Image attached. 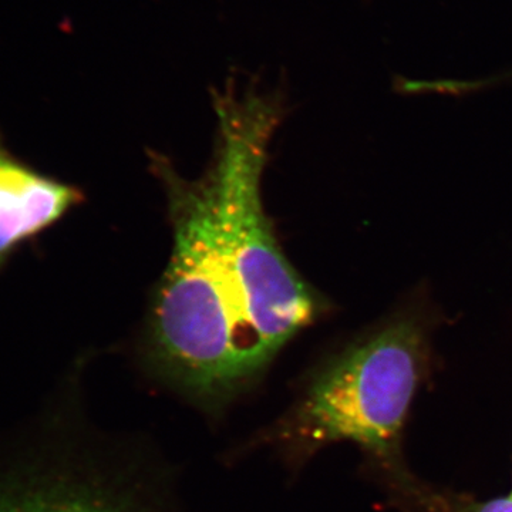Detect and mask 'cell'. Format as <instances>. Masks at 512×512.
<instances>
[{
  "label": "cell",
  "instance_id": "cell-1",
  "mask_svg": "<svg viewBox=\"0 0 512 512\" xmlns=\"http://www.w3.org/2000/svg\"><path fill=\"white\" fill-rule=\"evenodd\" d=\"M170 200L174 245L151 316L154 372L212 417L264 373L239 311L222 245L214 175L188 181L157 161Z\"/></svg>",
  "mask_w": 512,
  "mask_h": 512
},
{
  "label": "cell",
  "instance_id": "cell-2",
  "mask_svg": "<svg viewBox=\"0 0 512 512\" xmlns=\"http://www.w3.org/2000/svg\"><path fill=\"white\" fill-rule=\"evenodd\" d=\"M429 353V326L404 311L320 367L281 417L245 450H266L289 470L322 448L353 443L373 457L396 454Z\"/></svg>",
  "mask_w": 512,
  "mask_h": 512
},
{
  "label": "cell",
  "instance_id": "cell-3",
  "mask_svg": "<svg viewBox=\"0 0 512 512\" xmlns=\"http://www.w3.org/2000/svg\"><path fill=\"white\" fill-rule=\"evenodd\" d=\"M220 133L211 173L217 185L222 245L239 311L261 359L271 365L315 319L318 302L278 247L261 197L268 144L278 126L274 104L261 97L215 100Z\"/></svg>",
  "mask_w": 512,
  "mask_h": 512
},
{
  "label": "cell",
  "instance_id": "cell-4",
  "mask_svg": "<svg viewBox=\"0 0 512 512\" xmlns=\"http://www.w3.org/2000/svg\"><path fill=\"white\" fill-rule=\"evenodd\" d=\"M160 467L114 440L90 463L0 491V512H180Z\"/></svg>",
  "mask_w": 512,
  "mask_h": 512
},
{
  "label": "cell",
  "instance_id": "cell-5",
  "mask_svg": "<svg viewBox=\"0 0 512 512\" xmlns=\"http://www.w3.org/2000/svg\"><path fill=\"white\" fill-rule=\"evenodd\" d=\"M83 201L74 185L40 173L16 157L0 134V271L26 242Z\"/></svg>",
  "mask_w": 512,
  "mask_h": 512
},
{
  "label": "cell",
  "instance_id": "cell-6",
  "mask_svg": "<svg viewBox=\"0 0 512 512\" xmlns=\"http://www.w3.org/2000/svg\"><path fill=\"white\" fill-rule=\"evenodd\" d=\"M451 512H512V495L494 498L484 503H463Z\"/></svg>",
  "mask_w": 512,
  "mask_h": 512
},
{
  "label": "cell",
  "instance_id": "cell-7",
  "mask_svg": "<svg viewBox=\"0 0 512 512\" xmlns=\"http://www.w3.org/2000/svg\"><path fill=\"white\" fill-rule=\"evenodd\" d=\"M511 495H512V493H511Z\"/></svg>",
  "mask_w": 512,
  "mask_h": 512
}]
</instances>
